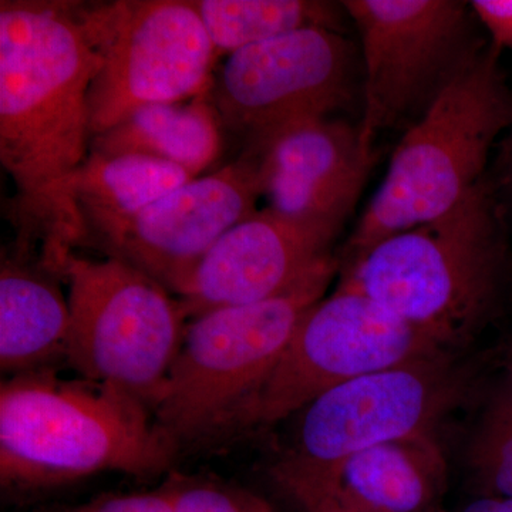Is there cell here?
<instances>
[{
    "mask_svg": "<svg viewBox=\"0 0 512 512\" xmlns=\"http://www.w3.org/2000/svg\"><path fill=\"white\" fill-rule=\"evenodd\" d=\"M103 64L82 3L0 2V161L15 184L16 247L63 278L86 232L74 183L90 154L89 89Z\"/></svg>",
    "mask_w": 512,
    "mask_h": 512,
    "instance_id": "obj_1",
    "label": "cell"
},
{
    "mask_svg": "<svg viewBox=\"0 0 512 512\" xmlns=\"http://www.w3.org/2000/svg\"><path fill=\"white\" fill-rule=\"evenodd\" d=\"M150 412L113 387L52 370L12 376L0 387V481L29 491L104 471L157 476L178 446Z\"/></svg>",
    "mask_w": 512,
    "mask_h": 512,
    "instance_id": "obj_2",
    "label": "cell"
},
{
    "mask_svg": "<svg viewBox=\"0 0 512 512\" xmlns=\"http://www.w3.org/2000/svg\"><path fill=\"white\" fill-rule=\"evenodd\" d=\"M503 222L494 185L484 178L446 214L340 266L339 285L451 348L493 313L507 259Z\"/></svg>",
    "mask_w": 512,
    "mask_h": 512,
    "instance_id": "obj_3",
    "label": "cell"
},
{
    "mask_svg": "<svg viewBox=\"0 0 512 512\" xmlns=\"http://www.w3.org/2000/svg\"><path fill=\"white\" fill-rule=\"evenodd\" d=\"M511 124L512 92L500 50L490 43L404 133L386 178L343 249L340 266L456 207L484 180L491 148Z\"/></svg>",
    "mask_w": 512,
    "mask_h": 512,
    "instance_id": "obj_4",
    "label": "cell"
},
{
    "mask_svg": "<svg viewBox=\"0 0 512 512\" xmlns=\"http://www.w3.org/2000/svg\"><path fill=\"white\" fill-rule=\"evenodd\" d=\"M339 268L276 298L192 318L153 410L158 429L178 446L237 423Z\"/></svg>",
    "mask_w": 512,
    "mask_h": 512,
    "instance_id": "obj_5",
    "label": "cell"
},
{
    "mask_svg": "<svg viewBox=\"0 0 512 512\" xmlns=\"http://www.w3.org/2000/svg\"><path fill=\"white\" fill-rule=\"evenodd\" d=\"M66 362L153 412L187 330L188 315L160 282L121 259L67 258Z\"/></svg>",
    "mask_w": 512,
    "mask_h": 512,
    "instance_id": "obj_6",
    "label": "cell"
},
{
    "mask_svg": "<svg viewBox=\"0 0 512 512\" xmlns=\"http://www.w3.org/2000/svg\"><path fill=\"white\" fill-rule=\"evenodd\" d=\"M82 19L103 64L89 89L92 138L141 107L208 97L218 55L191 0H117Z\"/></svg>",
    "mask_w": 512,
    "mask_h": 512,
    "instance_id": "obj_7",
    "label": "cell"
},
{
    "mask_svg": "<svg viewBox=\"0 0 512 512\" xmlns=\"http://www.w3.org/2000/svg\"><path fill=\"white\" fill-rule=\"evenodd\" d=\"M362 43L360 131L375 148L382 131L409 130L484 49L470 3L346 0Z\"/></svg>",
    "mask_w": 512,
    "mask_h": 512,
    "instance_id": "obj_8",
    "label": "cell"
},
{
    "mask_svg": "<svg viewBox=\"0 0 512 512\" xmlns=\"http://www.w3.org/2000/svg\"><path fill=\"white\" fill-rule=\"evenodd\" d=\"M446 349L440 340L369 296L339 285L306 313L278 365L237 423L244 427L278 423L340 384Z\"/></svg>",
    "mask_w": 512,
    "mask_h": 512,
    "instance_id": "obj_9",
    "label": "cell"
},
{
    "mask_svg": "<svg viewBox=\"0 0 512 512\" xmlns=\"http://www.w3.org/2000/svg\"><path fill=\"white\" fill-rule=\"evenodd\" d=\"M355 92L352 43L342 32L309 28L229 55L210 96L224 127L247 148L292 124L333 117Z\"/></svg>",
    "mask_w": 512,
    "mask_h": 512,
    "instance_id": "obj_10",
    "label": "cell"
},
{
    "mask_svg": "<svg viewBox=\"0 0 512 512\" xmlns=\"http://www.w3.org/2000/svg\"><path fill=\"white\" fill-rule=\"evenodd\" d=\"M464 386L447 352L356 377L302 410L289 457L329 466L379 444L430 436Z\"/></svg>",
    "mask_w": 512,
    "mask_h": 512,
    "instance_id": "obj_11",
    "label": "cell"
},
{
    "mask_svg": "<svg viewBox=\"0 0 512 512\" xmlns=\"http://www.w3.org/2000/svg\"><path fill=\"white\" fill-rule=\"evenodd\" d=\"M262 197L254 161L234 163L170 192L87 242L178 291L229 229L247 220Z\"/></svg>",
    "mask_w": 512,
    "mask_h": 512,
    "instance_id": "obj_12",
    "label": "cell"
},
{
    "mask_svg": "<svg viewBox=\"0 0 512 512\" xmlns=\"http://www.w3.org/2000/svg\"><path fill=\"white\" fill-rule=\"evenodd\" d=\"M276 214L339 235L375 164L360 126L335 117L292 124L244 150Z\"/></svg>",
    "mask_w": 512,
    "mask_h": 512,
    "instance_id": "obj_13",
    "label": "cell"
},
{
    "mask_svg": "<svg viewBox=\"0 0 512 512\" xmlns=\"http://www.w3.org/2000/svg\"><path fill=\"white\" fill-rule=\"evenodd\" d=\"M333 241L271 208L256 211L220 238L175 295L191 319L276 298L340 265L330 252Z\"/></svg>",
    "mask_w": 512,
    "mask_h": 512,
    "instance_id": "obj_14",
    "label": "cell"
},
{
    "mask_svg": "<svg viewBox=\"0 0 512 512\" xmlns=\"http://www.w3.org/2000/svg\"><path fill=\"white\" fill-rule=\"evenodd\" d=\"M35 252L15 248L0 265V366L13 376L66 360L69 299Z\"/></svg>",
    "mask_w": 512,
    "mask_h": 512,
    "instance_id": "obj_15",
    "label": "cell"
},
{
    "mask_svg": "<svg viewBox=\"0 0 512 512\" xmlns=\"http://www.w3.org/2000/svg\"><path fill=\"white\" fill-rule=\"evenodd\" d=\"M305 466L366 512H437L446 491V466L431 436L379 444L329 466Z\"/></svg>",
    "mask_w": 512,
    "mask_h": 512,
    "instance_id": "obj_16",
    "label": "cell"
},
{
    "mask_svg": "<svg viewBox=\"0 0 512 512\" xmlns=\"http://www.w3.org/2000/svg\"><path fill=\"white\" fill-rule=\"evenodd\" d=\"M222 127L220 113L207 97L150 104L94 136L90 151L157 158L201 177L221 156Z\"/></svg>",
    "mask_w": 512,
    "mask_h": 512,
    "instance_id": "obj_17",
    "label": "cell"
},
{
    "mask_svg": "<svg viewBox=\"0 0 512 512\" xmlns=\"http://www.w3.org/2000/svg\"><path fill=\"white\" fill-rule=\"evenodd\" d=\"M195 178L157 158L90 151L74 183V202L86 232L84 245Z\"/></svg>",
    "mask_w": 512,
    "mask_h": 512,
    "instance_id": "obj_18",
    "label": "cell"
},
{
    "mask_svg": "<svg viewBox=\"0 0 512 512\" xmlns=\"http://www.w3.org/2000/svg\"><path fill=\"white\" fill-rule=\"evenodd\" d=\"M218 55L309 28L342 29V3L323 0H191Z\"/></svg>",
    "mask_w": 512,
    "mask_h": 512,
    "instance_id": "obj_19",
    "label": "cell"
},
{
    "mask_svg": "<svg viewBox=\"0 0 512 512\" xmlns=\"http://www.w3.org/2000/svg\"><path fill=\"white\" fill-rule=\"evenodd\" d=\"M470 464L488 497L512 498V375L491 394L470 446Z\"/></svg>",
    "mask_w": 512,
    "mask_h": 512,
    "instance_id": "obj_20",
    "label": "cell"
},
{
    "mask_svg": "<svg viewBox=\"0 0 512 512\" xmlns=\"http://www.w3.org/2000/svg\"><path fill=\"white\" fill-rule=\"evenodd\" d=\"M164 488L175 512H272L262 498L205 478L173 476Z\"/></svg>",
    "mask_w": 512,
    "mask_h": 512,
    "instance_id": "obj_21",
    "label": "cell"
},
{
    "mask_svg": "<svg viewBox=\"0 0 512 512\" xmlns=\"http://www.w3.org/2000/svg\"><path fill=\"white\" fill-rule=\"evenodd\" d=\"M272 478L301 512H366L340 497L318 473L295 458L279 461L272 468Z\"/></svg>",
    "mask_w": 512,
    "mask_h": 512,
    "instance_id": "obj_22",
    "label": "cell"
},
{
    "mask_svg": "<svg viewBox=\"0 0 512 512\" xmlns=\"http://www.w3.org/2000/svg\"><path fill=\"white\" fill-rule=\"evenodd\" d=\"M39 512H175L165 488L151 493L103 495L89 503L46 508Z\"/></svg>",
    "mask_w": 512,
    "mask_h": 512,
    "instance_id": "obj_23",
    "label": "cell"
},
{
    "mask_svg": "<svg viewBox=\"0 0 512 512\" xmlns=\"http://www.w3.org/2000/svg\"><path fill=\"white\" fill-rule=\"evenodd\" d=\"M470 8L490 33L491 45L512 52V0H473Z\"/></svg>",
    "mask_w": 512,
    "mask_h": 512,
    "instance_id": "obj_24",
    "label": "cell"
},
{
    "mask_svg": "<svg viewBox=\"0 0 512 512\" xmlns=\"http://www.w3.org/2000/svg\"><path fill=\"white\" fill-rule=\"evenodd\" d=\"M507 136L501 141L500 153L497 158V185L495 190L503 192L512 202V124L508 128Z\"/></svg>",
    "mask_w": 512,
    "mask_h": 512,
    "instance_id": "obj_25",
    "label": "cell"
},
{
    "mask_svg": "<svg viewBox=\"0 0 512 512\" xmlns=\"http://www.w3.org/2000/svg\"><path fill=\"white\" fill-rule=\"evenodd\" d=\"M463 512H512V498L483 497L467 505Z\"/></svg>",
    "mask_w": 512,
    "mask_h": 512,
    "instance_id": "obj_26",
    "label": "cell"
},
{
    "mask_svg": "<svg viewBox=\"0 0 512 512\" xmlns=\"http://www.w3.org/2000/svg\"><path fill=\"white\" fill-rule=\"evenodd\" d=\"M508 372H510L511 375H512V360H511V363H510V367H508Z\"/></svg>",
    "mask_w": 512,
    "mask_h": 512,
    "instance_id": "obj_27",
    "label": "cell"
}]
</instances>
